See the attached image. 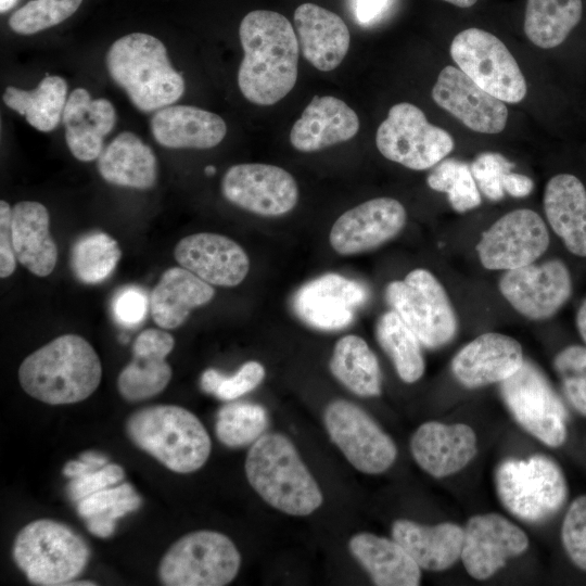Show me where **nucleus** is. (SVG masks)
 <instances>
[{"mask_svg": "<svg viewBox=\"0 0 586 586\" xmlns=\"http://www.w3.org/2000/svg\"><path fill=\"white\" fill-rule=\"evenodd\" d=\"M221 192L235 206L264 217L291 212L298 201V187L285 169L260 163L231 166L221 180Z\"/></svg>", "mask_w": 586, "mask_h": 586, "instance_id": "2eb2a0df", "label": "nucleus"}, {"mask_svg": "<svg viewBox=\"0 0 586 586\" xmlns=\"http://www.w3.org/2000/svg\"><path fill=\"white\" fill-rule=\"evenodd\" d=\"M12 208L9 203L0 202V276L10 277L16 268V256L13 250L11 233Z\"/></svg>", "mask_w": 586, "mask_h": 586, "instance_id": "3c124183", "label": "nucleus"}, {"mask_svg": "<svg viewBox=\"0 0 586 586\" xmlns=\"http://www.w3.org/2000/svg\"><path fill=\"white\" fill-rule=\"evenodd\" d=\"M513 167V163L494 152L481 153L470 165L477 188L491 201L505 196L504 179Z\"/></svg>", "mask_w": 586, "mask_h": 586, "instance_id": "49530a36", "label": "nucleus"}, {"mask_svg": "<svg viewBox=\"0 0 586 586\" xmlns=\"http://www.w3.org/2000/svg\"><path fill=\"white\" fill-rule=\"evenodd\" d=\"M379 152L387 160L409 169L434 167L454 149L449 132L428 122L416 105L400 102L393 105L375 135Z\"/></svg>", "mask_w": 586, "mask_h": 586, "instance_id": "9d476101", "label": "nucleus"}, {"mask_svg": "<svg viewBox=\"0 0 586 586\" xmlns=\"http://www.w3.org/2000/svg\"><path fill=\"white\" fill-rule=\"evenodd\" d=\"M582 12V0H527L525 35L539 48H555L579 23Z\"/></svg>", "mask_w": 586, "mask_h": 586, "instance_id": "c9c22d12", "label": "nucleus"}, {"mask_svg": "<svg viewBox=\"0 0 586 586\" xmlns=\"http://www.w3.org/2000/svg\"><path fill=\"white\" fill-rule=\"evenodd\" d=\"M375 335L404 382L413 383L423 375L422 344L394 310L384 313L378 319Z\"/></svg>", "mask_w": 586, "mask_h": 586, "instance_id": "e433bc0d", "label": "nucleus"}, {"mask_svg": "<svg viewBox=\"0 0 586 586\" xmlns=\"http://www.w3.org/2000/svg\"><path fill=\"white\" fill-rule=\"evenodd\" d=\"M332 374L351 392L370 397L381 394V370L375 354L367 342L347 334L334 345L329 362Z\"/></svg>", "mask_w": 586, "mask_h": 586, "instance_id": "72a5a7b5", "label": "nucleus"}, {"mask_svg": "<svg viewBox=\"0 0 586 586\" xmlns=\"http://www.w3.org/2000/svg\"><path fill=\"white\" fill-rule=\"evenodd\" d=\"M361 283L329 272L304 283L292 296L294 314L307 326L322 331H336L349 326L356 310L367 301Z\"/></svg>", "mask_w": 586, "mask_h": 586, "instance_id": "f3484780", "label": "nucleus"}, {"mask_svg": "<svg viewBox=\"0 0 586 586\" xmlns=\"http://www.w3.org/2000/svg\"><path fill=\"white\" fill-rule=\"evenodd\" d=\"M79 459L97 467V468H101L105 464L109 463V460L107 458L102 455V454H98L95 451H86V453H82L79 457Z\"/></svg>", "mask_w": 586, "mask_h": 586, "instance_id": "6e6d98bb", "label": "nucleus"}, {"mask_svg": "<svg viewBox=\"0 0 586 586\" xmlns=\"http://www.w3.org/2000/svg\"><path fill=\"white\" fill-rule=\"evenodd\" d=\"M67 585L69 586H90L91 585L92 586L95 584L91 581H72Z\"/></svg>", "mask_w": 586, "mask_h": 586, "instance_id": "bf43d9fd", "label": "nucleus"}, {"mask_svg": "<svg viewBox=\"0 0 586 586\" xmlns=\"http://www.w3.org/2000/svg\"><path fill=\"white\" fill-rule=\"evenodd\" d=\"M547 220L574 255L586 257V189L570 174L552 177L545 189Z\"/></svg>", "mask_w": 586, "mask_h": 586, "instance_id": "c756f323", "label": "nucleus"}, {"mask_svg": "<svg viewBox=\"0 0 586 586\" xmlns=\"http://www.w3.org/2000/svg\"><path fill=\"white\" fill-rule=\"evenodd\" d=\"M245 474L264 501L281 512L308 515L323 501L319 485L283 434H263L252 444Z\"/></svg>", "mask_w": 586, "mask_h": 586, "instance_id": "20e7f679", "label": "nucleus"}, {"mask_svg": "<svg viewBox=\"0 0 586 586\" xmlns=\"http://www.w3.org/2000/svg\"><path fill=\"white\" fill-rule=\"evenodd\" d=\"M204 173L208 176H212L216 173V167L213 165H208L205 167Z\"/></svg>", "mask_w": 586, "mask_h": 586, "instance_id": "680f3d73", "label": "nucleus"}, {"mask_svg": "<svg viewBox=\"0 0 586 586\" xmlns=\"http://www.w3.org/2000/svg\"><path fill=\"white\" fill-rule=\"evenodd\" d=\"M133 359L117 378L119 394L129 402H139L160 394L171 379L167 356L149 351L132 349Z\"/></svg>", "mask_w": 586, "mask_h": 586, "instance_id": "58836bf2", "label": "nucleus"}, {"mask_svg": "<svg viewBox=\"0 0 586 586\" xmlns=\"http://www.w3.org/2000/svg\"><path fill=\"white\" fill-rule=\"evenodd\" d=\"M125 429L138 448L177 473L199 470L211 454L206 429L194 413L180 406L139 409L129 416Z\"/></svg>", "mask_w": 586, "mask_h": 586, "instance_id": "39448f33", "label": "nucleus"}, {"mask_svg": "<svg viewBox=\"0 0 586 586\" xmlns=\"http://www.w3.org/2000/svg\"><path fill=\"white\" fill-rule=\"evenodd\" d=\"M62 118L73 156L91 162L101 154L104 138L113 130L117 116L107 99H92L86 89L76 88L67 98Z\"/></svg>", "mask_w": 586, "mask_h": 586, "instance_id": "393cba45", "label": "nucleus"}, {"mask_svg": "<svg viewBox=\"0 0 586 586\" xmlns=\"http://www.w3.org/2000/svg\"><path fill=\"white\" fill-rule=\"evenodd\" d=\"M407 214L400 202L375 198L343 213L333 224L329 242L340 255H355L374 250L396 237L406 225Z\"/></svg>", "mask_w": 586, "mask_h": 586, "instance_id": "6ab92c4d", "label": "nucleus"}, {"mask_svg": "<svg viewBox=\"0 0 586 586\" xmlns=\"http://www.w3.org/2000/svg\"><path fill=\"white\" fill-rule=\"evenodd\" d=\"M501 295L532 320L552 317L572 293L571 275L563 262L549 259L506 270L499 280Z\"/></svg>", "mask_w": 586, "mask_h": 586, "instance_id": "dca6fc26", "label": "nucleus"}, {"mask_svg": "<svg viewBox=\"0 0 586 586\" xmlns=\"http://www.w3.org/2000/svg\"><path fill=\"white\" fill-rule=\"evenodd\" d=\"M553 367L569 402L586 417V347H565L555 357Z\"/></svg>", "mask_w": 586, "mask_h": 586, "instance_id": "a18cd8bd", "label": "nucleus"}, {"mask_svg": "<svg viewBox=\"0 0 586 586\" xmlns=\"http://www.w3.org/2000/svg\"><path fill=\"white\" fill-rule=\"evenodd\" d=\"M267 424V411L263 406L237 402L227 404L218 410L215 432L224 445L242 447L259 438Z\"/></svg>", "mask_w": 586, "mask_h": 586, "instance_id": "a19ab883", "label": "nucleus"}, {"mask_svg": "<svg viewBox=\"0 0 586 586\" xmlns=\"http://www.w3.org/2000/svg\"><path fill=\"white\" fill-rule=\"evenodd\" d=\"M266 374L264 366L246 361L232 375H225L214 368L206 369L200 380L201 388L222 400L235 399L257 387Z\"/></svg>", "mask_w": 586, "mask_h": 586, "instance_id": "c03bdc74", "label": "nucleus"}, {"mask_svg": "<svg viewBox=\"0 0 586 586\" xmlns=\"http://www.w3.org/2000/svg\"><path fill=\"white\" fill-rule=\"evenodd\" d=\"M323 420L331 441L358 471L379 474L394 463V441L357 405L333 400L324 409Z\"/></svg>", "mask_w": 586, "mask_h": 586, "instance_id": "ddd939ff", "label": "nucleus"}, {"mask_svg": "<svg viewBox=\"0 0 586 586\" xmlns=\"http://www.w3.org/2000/svg\"><path fill=\"white\" fill-rule=\"evenodd\" d=\"M97 160L98 171L109 183L146 190L156 182L155 154L133 132L124 131L117 135Z\"/></svg>", "mask_w": 586, "mask_h": 586, "instance_id": "473e14b6", "label": "nucleus"}, {"mask_svg": "<svg viewBox=\"0 0 586 586\" xmlns=\"http://www.w3.org/2000/svg\"><path fill=\"white\" fill-rule=\"evenodd\" d=\"M174 254L181 267L217 286H235L250 270V259L242 246L218 233L187 235L177 243Z\"/></svg>", "mask_w": 586, "mask_h": 586, "instance_id": "412c9836", "label": "nucleus"}, {"mask_svg": "<svg viewBox=\"0 0 586 586\" xmlns=\"http://www.w3.org/2000/svg\"><path fill=\"white\" fill-rule=\"evenodd\" d=\"M459 8H470L476 3L477 0H444Z\"/></svg>", "mask_w": 586, "mask_h": 586, "instance_id": "13d9d810", "label": "nucleus"}, {"mask_svg": "<svg viewBox=\"0 0 586 586\" xmlns=\"http://www.w3.org/2000/svg\"><path fill=\"white\" fill-rule=\"evenodd\" d=\"M348 548L375 585L420 584L421 568L395 539L362 532L349 539Z\"/></svg>", "mask_w": 586, "mask_h": 586, "instance_id": "2f4dec72", "label": "nucleus"}, {"mask_svg": "<svg viewBox=\"0 0 586 586\" xmlns=\"http://www.w3.org/2000/svg\"><path fill=\"white\" fill-rule=\"evenodd\" d=\"M387 0H357L356 16L360 23L374 20L385 8Z\"/></svg>", "mask_w": 586, "mask_h": 586, "instance_id": "864d4df0", "label": "nucleus"}, {"mask_svg": "<svg viewBox=\"0 0 586 586\" xmlns=\"http://www.w3.org/2000/svg\"><path fill=\"white\" fill-rule=\"evenodd\" d=\"M434 102L459 119L466 127L481 133H499L505 129L508 109L461 69L448 65L438 74L432 89Z\"/></svg>", "mask_w": 586, "mask_h": 586, "instance_id": "aec40b11", "label": "nucleus"}, {"mask_svg": "<svg viewBox=\"0 0 586 586\" xmlns=\"http://www.w3.org/2000/svg\"><path fill=\"white\" fill-rule=\"evenodd\" d=\"M214 296L209 283L183 267H173L162 275L151 293V315L160 328L176 329L193 308L208 304Z\"/></svg>", "mask_w": 586, "mask_h": 586, "instance_id": "7c9ffc66", "label": "nucleus"}, {"mask_svg": "<svg viewBox=\"0 0 586 586\" xmlns=\"http://www.w3.org/2000/svg\"><path fill=\"white\" fill-rule=\"evenodd\" d=\"M561 540L570 559L586 571V495L569 507L561 527Z\"/></svg>", "mask_w": 586, "mask_h": 586, "instance_id": "de8ad7c7", "label": "nucleus"}, {"mask_svg": "<svg viewBox=\"0 0 586 586\" xmlns=\"http://www.w3.org/2000/svg\"><path fill=\"white\" fill-rule=\"evenodd\" d=\"M149 305L146 293L139 286L129 285L115 295L112 310L119 324L136 327L144 320Z\"/></svg>", "mask_w": 586, "mask_h": 586, "instance_id": "8fccbe9b", "label": "nucleus"}, {"mask_svg": "<svg viewBox=\"0 0 586 586\" xmlns=\"http://www.w3.org/2000/svg\"><path fill=\"white\" fill-rule=\"evenodd\" d=\"M125 476L123 468L116 463H107L85 475L71 479L67 484V496L73 502H78L85 497L101 489L116 485Z\"/></svg>", "mask_w": 586, "mask_h": 586, "instance_id": "09e8293b", "label": "nucleus"}, {"mask_svg": "<svg viewBox=\"0 0 586 586\" xmlns=\"http://www.w3.org/2000/svg\"><path fill=\"white\" fill-rule=\"evenodd\" d=\"M576 326L577 330L586 343V300L583 302L581 307L578 308L577 315H576Z\"/></svg>", "mask_w": 586, "mask_h": 586, "instance_id": "4d7b16f0", "label": "nucleus"}, {"mask_svg": "<svg viewBox=\"0 0 586 586\" xmlns=\"http://www.w3.org/2000/svg\"><path fill=\"white\" fill-rule=\"evenodd\" d=\"M549 245L543 218L532 209L512 211L483 232L479 258L489 270H511L534 263Z\"/></svg>", "mask_w": 586, "mask_h": 586, "instance_id": "4468645a", "label": "nucleus"}, {"mask_svg": "<svg viewBox=\"0 0 586 586\" xmlns=\"http://www.w3.org/2000/svg\"><path fill=\"white\" fill-rule=\"evenodd\" d=\"M142 499L130 484L110 486L77 502V511L88 531L97 537H110L116 520L137 510Z\"/></svg>", "mask_w": 586, "mask_h": 586, "instance_id": "4c0bfd02", "label": "nucleus"}, {"mask_svg": "<svg viewBox=\"0 0 586 586\" xmlns=\"http://www.w3.org/2000/svg\"><path fill=\"white\" fill-rule=\"evenodd\" d=\"M294 26L303 56L317 69L330 72L344 60L351 34L344 21L314 3H303L294 12Z\"/></svg>", "mask_w": 586, "mask_h": 586, "instance_id": "b1692460", "label": "nucleus"}, {"mask_svg": "<svg viewBox=\"0 0 586 586\" xmlns=\"http://www.w3.org/2000/svg\"><path fill=\"white\" fill-rule=\"evenodd\" d=\"M241 556L233 542L216 531L191 532L175 542L158 565L166 586H224L237 576Z\"/></svg>", "mask_w": 586, "mask_h": 586, "instance_id": "6e6552de", "label": "nucleus"}, {"mask_svg": "<svg viewBox=\"0 0 586 586\" xmlns=\"http://www.w3.org/2000/svg\"><path fill=\"white\" fill-rule=\"evenodd\" d=\"M102 377L92 345L77 334H63L28 355L20 366L18 381L31 397L49 405L88 398Z\"/></svg>", "mask_w": 586, "mask_h": 586, "instance_id": "f03ea898", "label": "nucleus"}, {"mask_svg": "<svg viewBox=\"0 0 586 586\" xmlns=\"http://www.w3.org/2000/svg\"><path fill=\"white\" fill-rule=\"evenodd\" d=\"M107 72L141 112L174 104L186 89L184 79L171 65L165 44L145 33L116 39L105 56Z\"/></svg>", "mask_w": 586, "mask_h": 586, "instance_id": "7ed1b4c3", "label": "nucleus"}, {"mask_svg": "<svg viewBox=\"0 0 586 586\" xmlns=\"http://www.w3.org/2000/svg\"><path fill=\"white\" fill-rule=\"evenodd\" d=\"M154 140L169 149H211L227 133L217 114L191 105H168L155 111L150 122Z\"/></svg>", "mask_w": 586, "mask_h": 586, "instance_id": "bb28decb", "label": "nucleus"}, {"mask_svg": "<svg viewBox=\"0 0 586 586\" xmlns=\"http://www.w3.org/2000/svg\"><path fill=\"white\" fill-rule=\"evenodd\" d=\"M87 543L69 526L49 519L26 524L15 536L13 559L36 585H67L85 569Z\"/></svg>", "mask_w": 586, "mask_h": 586, "instance_id": "423d86ee", "label": "nucleus"}, {"mask_svg": "<svg viewBox=\"0 0 586 586\" xmlns=\"http://www.w3.org/2000/svg\"><path fill=\"white\" fill-rule=\"evenodd\" d=\"M495 485L504 507L514 517L533 523L555 514L568 495L561 468L543 455L501 461L495 471Z\"/></svg>", "mask_w": 586, "mask_h": 586, "instance_id": "0eeeda50", "label": "nucleus"}, {"mask_svg": "<svg viewBox=\"0 0 586 586\" xmlns=\"http://www.w3.org/2000/svg\"><path fill=\"white\" fill-rule=\"evenodd\" d=\"M122 257L115 239L104 232L80 238L72 249L71 266L78 280L97 284L107 279Z\"/></svg>", "mask_w": 586, "mask_h": 586, "instance_id": "ea45409f", "label": "nucleus"}, {"mask_svg": "<svg viewBox=\"0 0 586 586\" xmlns=\"http://www.w3.org/2000/svg\"><path fill=\"white\" fill-rule=\"evenodd\" d=\"M14 3V0H1V12L7 11Z\"/></svg>", "mask_w": 586, "mask_h": 586, "instance_id": "052dcab7", "label": "nucleus"}, {"mask_svg": "<svg viewBox=\"0 0 586 586\" xmlns=\"http://www.w3.org/2000/svg\"><path fill=\"white\" fill-rule=\"evenodd\" d=\"M244 56L238 71L243 97L257 105H272L295 86L300 46L290 21L282 14L255 10L240 23Z\"/></svg>", "mask_w": 586, "mask_h": 586, "instance_id": "f257e3e1", "label": "nucleus"}, {"mask_svg": "<svg viewBox=\"0 0 586 586\" xmlns=\"http://www.w3.org/2000/svg\"><path fill=\"white\" fill-rule=\"evenodd\" d=\"M84 0H30L9 18L10 28L18 35H34L71 17Z\"/></svg>", "mask_w": 586, "mask_h": 586, "instance_id": "37998d69", "label": "nucleus"}, {"mask_svg": "<svg viewBox=\"0 0 586 586\" xmlns=\"http://www.w3.org/2000/svg\"><path fill=\"white\" fill-rule=\"evenodd\" d=\"M454 62L482 89L508 102L518 103L526 94L525 78L504 42L493 34L468 28L450 44Z\"/></svg>", "mask_w": 586, "mask_h": 586, "instance_id": "9b49d317", "label": "nucleus"}, {"mask_svg": "<svg viewBox=\"0 0 586 586\" xmlns=\"http://www.w3.org/2000/svg\"><path fill=\"white\" fill-rule=\"evenodd\" d=\"M527 535L498 513L476 514L463 528L461 560L468 574L486 579L528 547Z\"/></svg>", "mask_w": 586, "mask_h": 586, "instance_id": "a211bd4d", "label": "nucleus"}, {"mask_svg": "<svg viewBox=\"0 0 586 586\" xmlns=\"http://www.w3.org/2000/svg\"><path fill=\"white\" fill-rule=\"evenodd\" d=\"M410 448L423 471L434 477H444L463 469L476 455V435L464 423L430 421L417 429Z\"/></svg>", "mask_w": 586, "mask_h": 586, "instance_id": "5701e85b", "label": "nucleus"}, {"mask_svg": "<svg viewBox=\"0 0 586 586\" xmlns=\"http://www.w3.org/2000/svg\"><path fill=\"white\" fill-rule=\"evenodd\" d=\"M428 186L445 192L451 207L464 213L481 204V194L470 166L456 158L437 163L426 178Z\"/></svg>", "mask_w": 586, "mask_h": 586, "instance_id": "79ce46f5", "label": "nucleus"}, {"mask_svg": "<svg viewBox=\"0 0 586 586\" xmlns=\"http://www.w3.org/2000/svg\"><path fill=\"white\" fill-rule=\"evenodd\" d=\"M500 390L510 412L530 434L550 447L565 442L566 410L536 366L524 360Z\"/></svg>", "mask_w": 586, "mask_h": 586, "instance_id": "f8f14e48", "label": "nucleus"}, {"mask_svg": "<svg viewBox=\"0 0 586 586\" xmlns=\"http://www.w3.org/2000/svg\"><path fill=\"white\" fill-rule=\"evenodd\" d=\"M392 537L428 571H444L460 558L463 528L455 523L422 525L410 520H396Z\"/></svg>", "mask_w": 586, "mask_h": 586, "instance_id": "c85d7f7f", "label": "nucleus"}, {"mask_svg": "<svg viewBox=\"0 0 586 586\" xmlns=\"http://www.w3.org/2000/svg\"><path fill=\"white\" fill-rule=\"evenodd\" d=\"M99 468L81 460H71L63 468V474L69 479H75L85 475Z\"/></svg>", "mask_w": 586, "mask_h": 586, "instance_id": "5fc2aeb1", "label": "nucleus"}, {"mask_svg": "<svg viewBox=\"0 0 586 586\" xmlns=\"http://www.w3.org/2000/svg\"><path fill=\"white\" fill-rule=\"evenodd\" d=\"M520 343L501 333H484L464 345L451 360L455 378L466 387L475 388L502 382L522 366Z\"/></svg>", "mask_w": 586, "mask_h": 586, "instance_id": "4be33fe9", "label": "nucleus"}, {"mask_svg": "<svg viewBox=\"0 0 586 586\" xmlns=\"http://www.w3.org/2000/svg\"><path fill=\"white\" fill-rule=\"evenodd\" d=\"M358 130L359 118L344 101L315 95L292 126L290 142L297 151L316 152L351 140Z\"/></svg>", "mask_w": 586, "mask_h": 586, "instance_id": "a878e982", "label": "nucleus"}, {"mask_svg": "<svg viewBox=\"0 0 586 586\" xmlns=\"http://www.w3.org/2000/svg\"><path fill=\"white\" fill-rule=\"evenodd\" d=\"M11 233L16 259L38 277L49 276L58 260L50 216L39 202L22 201L12 208Z\"/></svg>", "mask_w": 586, "mask_h": 586, "instance_id": "cd10ccee", "label": "nucleus"}, {"mask_svg": "<svg viewBox=\"0 0 586 586\" xmlns=\"http://www.w3.org/2000/svg\"><path fill=\"white\" fill-rule=\"evenodd\" d=\"M533 188V180L525 175L510 171L505 176L504 190L513 198H525Z\"/></svg>", "mask_w": 586, "mask_h": 586, "instance_id": "603ef678", "label": "nucleus"}, {"mask_svg": "<svg viewBox=\"0 0 586 586\" xmlns=\"http://www.w3.org/2000/svg\"><path fill=\"white\" fill-rule=\"evenodd\" d=\"M385 300L428 348L449 343L458 329L457 317L442 283L423 268L386 285Z\"/></svg>", "mask_w": 586, "mask_h": 586, "instance_id": "1a4fd4ad", "label": "nucleus"}, {"mask_svg": "<svg viewBox=\"0 0 586 586\" xmlns=\"http://www.w3.org/2000/svg\"><path fill=\"white\" fill-rule=\"evenodd\" d=\"M67 84L56 75L46 76L33 90L8 86L3 102L11 110L23 115L27 123L42 132L52 131L63 117L67 101Z\"/></svg>", "mask_w": 586, "mask_h": 586, "instance_id": "f704fd0d", "label": "nucleus"}]
</instances>
